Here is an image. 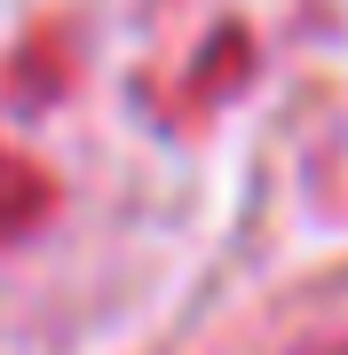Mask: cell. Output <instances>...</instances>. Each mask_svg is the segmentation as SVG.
Masks as SVG:
<instances>
[{
    "label": "cell",
    "mask_w": 348,
    "mask_h": 355,
    "mask_svg": "<svg viewBox=\"0 0 348 355\" xmlns=\"http://www.w3.org/2000/svg\"><path fill=\"white\" fill-rule=\"evenodd\" d=\"M48 214V174H40L32 158L0 150V237H16V229H32Z\"/></svg>",
    "instance_id": "6da1fadb"
}]
</instances>
